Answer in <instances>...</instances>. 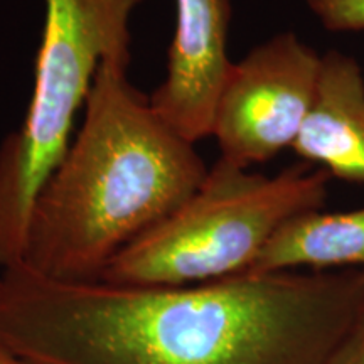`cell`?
<instances>
[{
  "instance_id": "6da1fadb",
  "label": "cell",
  "mask_w": 364,
  "mask_h": 364,
  "mask_svg": "<svg viewBox=\"0 0 364 364\" xmlns=\"http://www.w3.org/2000/svg\"><path fill=\"white\" fill-rule=\"evenodd\" d=\"M364 316V270L194 285L0 273V339L29 364H332Z\"/></svg>"
},
{
  "instance_id": "7a4b0ae2",
  "label": "cell",
  "mask_w": 364,
  "mask_h": 364,
  "mask_svg": "<svg viewBox=\"0 0 364 364\" xmlns=\"http://www.w3.org/2000/svg\"><path fill=\"white\" fill-rule=\"evenodd\" d=\"M107 59L83 120L36 199L24 265L46 279L95 282L129 245L176 211L209 167Z\"/></svg>"
},
{
  "instance_id": "3957f363",
  "label": "cell",
  "mask_w": 364,
  "mask_h": 364,
  "mask_svg": "<svg viewBox=\"0 0 364 364\" xmlns=\"http://www.w3.org/2000/svg\"><path fill=\"white\" fill-rule=\"evenodd\" d=\"M329 182L306 162L265 176L218 159L201 186L118 253L100 280L176 287L247 273L282 225L326 206Z\"/></svg>"
},
{
  "instance_id": "277c9868",
  "label": "cell",
  "mask_w": 364,
  "mask_h": 364,
  "mask_svg": "<svg viewBox=\"0 0 364 364\" xmlns=\"http://www.w3.org/2000/svg\"><path fill=\"white\" fill-rule=\"evenodd\" d=\"M34 83L21 125L0 144V268L24 262L33 208L75 136L100 66L132 61L130 19L144 0H43Z\"/></svg>"
},
{
  "instance_id": "5b68a950",
  "label": "cell",
  "mask_w": 364,
  "mask_h": 364,
  "mask_svg": "<svg viewBox=\"0 0 364 364\" xmlns=\"http://www.w3.org/2000/svg\"><path fill=\"white\" fill-rule=\"evenodd\" d=\"M321 66L322 54L292 31L233 61L213 117L220 159L250 169L294 149L316 102Z\"/></svg>"
},
{
  "instance_id": "8992f818",
  "label": "cell",
  "mask_w": 364,
  "mask_h": 364,
  "mask_svg": "<svg viewBox=\"0 0 364 364\" xmlns=\"http://www.w3.org/2000/svg\"><path fill=\"white\" fill-rule=\"evenodd\" d=\"M231 16L233 0H176L166 76L149 100L157 117L193 144L211 136L218 97L233 66Z\"/></svg>"
},
{
  "instance_id": "52a82bcc",
  "label": "cell",
  "mask_w": 364,
  "mask_h": 364,
  "mask_svg": "<svg viewBox=\"0 0 364 364\" xmlns=\"http://www.w3.org/2000/svg\"><path fill=\"white\" fill-rule=\"evenodd\" d=\"M292 150L331 179L364 186V71L351 54H322L316 102Z\"/></svg>"
},
{
  "instance_id": "ba28073f",
  "label": "cell",
  "mask_w": 364,
  "mask_h": 364,
  "mask_svg": "<svg viewBox=\"0 0 364 364\" xmlns=\"http://www.w3.org/2000/svg\"><path fill=\"white\" fill-rule=\"evenodd\" d=\"M364 270V206L314 209L279 228L247 273Z\"/></svg>"
},
{
  "instance_id": "9c48e42d",
  "label": "cell",
  "mask_w": 364,
  "mask_h": 364,
  "mask_svg": "<svg viewBox=\"0 0 364 364\" xmlns=\"http://www.w3.org/2000/svg\"><path fill=\"white\" fill-rule=\"evenodd\" d=\"M318 24L331 33H364V0H306Z\"/></svg>"
},
{
  "instance_id": "30bf717a",
  "label": "cell",
  "mask_w": 364,
  "mask_h": 364,
  "mask_svg": "<svg viewBox=\"0 0 364 364\" xmlns=\"http://www.w3.org/2000/svg\"><path fill=\"white\" fill-rule=\"evenodd\" d=\"M332 364H364V316L346 339Z\"/></svg>"
},
{
  "instance_id": "8fae6325",
  "label": "cell",
  "mask_w": 364,
  "mask_h": 364,
  "mask_svg": "<svg viewBox=\"0 0 364 364\" xmlns=\"http://www.w3.org/2000/svg\"><path fill=\"white\" fill-rule=\"evenodd\" d=\"M0 364H29L26 363L21 356H17L9 346L0 339Z\"/></svg>"
}]
</instances>
